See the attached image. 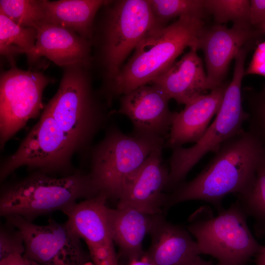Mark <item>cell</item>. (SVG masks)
Returning <instances> with one entry per match:
<instances>
[{
    "instance_id": "cell-12",
    "label": "cell",
    "mask_w": 265,
    "mask_h": 265,
    "mask_svg": "<svg viewBox=\"0 0 265 265\" xmlns=\"http://www.w3.org/2000/svg\"><path fill=\"white\" fill-rule=\"evenodd\" d=\"M107 200L99 194L64 212L72 230L86 243L93 265H120L108 222Z\"/></svg>"
},
{
    "instance_id": "cell-14",
    "label": "cell",
    "mask_w": 265,
    "mask_h": 265,
    "mask_svg": "<svg viewBox=\"0 0 265 265\" xmlns=\"http://www.w3.org/2000/svg\"><path fill=\"white\" fill-rule=\"evenodd\" d=\"M163 147L154 150L128 182L117 206L128 207L150 215L159 214L166 204L169 171L163 164Z\"/></svg>"
},
{
    "instance_id": "cell-20",
    "label": "cell",
    "mask_w": 265,
    "mask_h": 265,
    "mask_svg": "<svg viewBox=\"0 0 265 265\" xmlns=\"http://www.w3.org/2000/svg\"><path fill=\"white\" fill-rule=\"evenodd\" d=\"M157 215L148 214L128 207L108 208L107 219L112 239L118 247L119 255L129 264L144 257L142 241L151 231Z\"/></svg>"
},
{
    "instance_id": "cell-27",
    "label": "cell",
    "mask_w": 265,
    "mask_h": 265,
    "mask_svg": "<svg viewBox=\"0 0 265 265\" xmlns=\"http://www.w3.org/2000/svg\"><path fill=\"white\" fill-rule=\"evenodd\" d=\"M24 240L21 232L7 222L0 230V261L10 256L24 255Z\"/></svg>"
},
{
    "instance_id": "cell-24",
    "label": "cell",
    "mask_w": 265,
    "mask_h": 265,
    "mask_svg": "<svg viewBox=\"0 0 265 265\" xmlns=\"http://www.w3.org/2000/svg\"><path fill=\"white\" fill-rule=\"evenodd\" d=\"M156 20L160 27L172 19L182 16L203 18L206 11L205 0H148Z\"/></svg>"
},
{
    "instance_id": "cell-29",
    "label": "cell",
    "mask_w": 265,
    "mask_h": 265,
    "mask_svg": "<svg viewBox=\"0 0 265 265\" xmlns=\"http://www.w3.org/2000/svg\"><path fill=\"white\" fill-rule=\"evenodd\" d=\"M245 74L265 76V41L258 46Z\"/></svg>"
},
{
    "instance_id": "cell-30",
    "label": "cell",
    "mask_w": 265,
    "mask_h": 265,
    "mask_svg": "<svg viewBox=\"0 0 265 265\" xmlns=\"http://www.w3.org/2000/svg\"><path fill=\"white\" fill-rule=\"evenodd\" d=\"M265 21V0H249L248 22L259 26Z\"/></svg>"
},
{
    "instance_id": "cell-9",
    "label": "cell",
    "mask_w": 265,
    "mask_h": 265,
    "mask_svg": "<svg viewBox=\"0 0 265 265\" xmlns=\"http://www.w3.org/2000/svg\"><path fill=\"white\" fill-rule=\"evenodd\" d=\"M74 155L69 140L46 105L39 120L23 139L17 150L1 162L0 182L24 166L34 171L49 175H70L77 170L72 164Z\"/></svg>"
},
{
    "instance_id": "cell-34",
    "label": "cell",
    "mask_w": 265,
    "mask_h": 265,
    "mask_svg": "<svg viewBox=\"0 0 265 265\" xmlns=\"http://www.w3.org/2000/svg\"><path fill=\"white\" fill-rule=\"evenodd\" d=\"M259 27L261 30L264 32L265 33V21L262 23L261 24L259 25Z\"/></svg>"
},
{
    "instance_id": "cell-11",
    "label": "cell",
    "mask_w": 265,
    "mask_h": 265,
    "mask_svg": "<svg viewBox=\"0 0 265 265\" xmlns=\"http://www.w3.org/2000/svg\"><path fill=\"white\" fill-rule=\"evenodd\" d=\"M5 219L21 232L27 258L41 265H93L66 221L58 223L51 218L47 224L39 225L19 216Z\"/></svg>"
},
{
    "instance_id": "cell-15",
    "label": "cell",
    "mask_w": 265,
    "mask_h": 265,
    "mask_svg": "<svg viewBox=\"0 0 265 265\" xmlns=\"http://www.w3.org/2000/svg\"><path fill=\"white\" fill-rule=\"evenodd\" d=\"M247 23L234 24L231 28L217 25L204 30L198 49L203 50L207 76L212 89L222 81L232 60L253 35Z\"/></svg>"
},
{
    "instance_id": "cell-3",
    "label": "cell",
    "mask_w": 265,
    "mask_h": 265,
    "mask_svg": "<svg viewBox=\"0 0 265 265\" xmlns=\"http://www.w3.org/2000/svg\"><path fill=\"white\" fill-rule=\"evenodd\" d=\"M97 195L89 173L80 170L61 177L36 171L1 187L0 215L33 221L55 211L64 212L79 199Z\"/></svg>"
},
{
    "instance_id": "cell-28",
    "label": "cell",
    "mask_w": 265,
    "mask_h": 265,
    "mask_svg": "<svg viewBox=\"0 0 265 265\" xmlns=\"http://www.w3.org/2000/svg\"><path fill=\"white\" fill-rule=\"evenodd\" d=\"M249 105L248 131L265 147V91L250 99Z\"/></svg>"
},
{
    "instance_id": "cell-25",
    "label": "cell",
    "mask_w": 265,
    "mask_h": 265,
    "mask_svg": "<svg viewBox=\"0 0 265 265\" xmlns=\"http://www.w3.org/2000/svg\"><path fill=\"white\" fill-rule=\"evenodd\" d=\"M238 200L247 214L265 221V159L259 165L252 184Z\"/></svg>"
},
{
    "instance_id": "cell-18",
    "label": "cell",
    "mask_w": 265,
    "mask_h": 265,
    "mask_svg": "<svg viewBox=\"0 0 265 265\" xmlns=\"http://www.w3.org/2000/svg\"><path fill=\"white\" fill-rule=\"evenodd\" d=\"M227 86L223 84L203 94L175 113L165 146L172 149L197 142L206 132L211 119L222 104Z\"/></svg>"
},
{
    "instance_id": "cell-23",
    "label": "cell",
    "mask_w": 265,
    "mask_h": 265,
    "mask_svg": "<svg viewBox=\"0 0 265 265\" xmlns=\"http://www.w3.org/2000/svg\"><path fill=\"white\" fill-rule=\"evenodd\" d=\"M0 12L24 27L37 29L46 23L42 0H0Z\"/></svg>"
},
{
    "instance_id": "cell-4",
    "label": "cell",
    "mask_w": 265,
    "mask_h": 265,
    "mask_svg": "<svg viewBox=\"0 0 265 265\" xmlns=\"http://www.w3.org/2000/svg\"><path fill=\"white\" fill-rule=\"evenodd\" d=\"M63 68L59 87L46 105L75 154L85 157L108 115L93 89L88 68L75 65Z\"/></svg>"
},
{
    "instance_id": "cell-16",
    "label": "cell",
    "mask_w": 265,
    "mask_h": 265,
    "mask_svg": "<svg viewBox=\"0 0 265 265\" xmlns=\"http://www.w3.org/2000/svg\"><path fill=\"white\" fill-rule=\"evenodd\" d=\"M35 59L44 56L57 66L80 65L89 68L92 61V41L70 28L44 24L37 29Z\"/></svg>"
},
{
    "instance_id": "cell-31",
    "label": "cell",
    "mask_w": 265,
    "mask_h": 265,
    "mask_svg": "<svg viewBox=\"0 0 265 265\" xmlns=\"http://www.w3.org/2000/svg\"><path fill=\"white\" fill-rule=\"evenodd\" d=\"M0 265H41L24 255L10 256L0 261Z\"/></svg>"
},
{
    "instance_id": "cell-32",
    "label": "cell",
    "mask_w": 265,
    "mask_h": 265,
    "mask_svg": "<svg viewBox=\"0 0 265 265\" xmlns=\"http://www.w3.org/2000/svg\"><path fill=\"white\" fill-rule=\"evenodd\" d=\"M256 256V265H265V245L262 246Z\"/></svg>"
},
{
    "instance_id": "cell-35",
    "label": "cell",
    "mask_w": 265,
    "mask_h": 265,
    "mask_svg": "<svg viewBox=\"0 0 265 265\" xmlns=\"http://www.w3.org/2000/svg\"><path fill=\"white\" fill-rule=\"evenodd\" d=\"M264 91H265V89H264Z\"/></svg>"
},
{
    "instance_id": "cell-5",
    "label": "cell",
    "mask_w": 265,
    "mask_h": 265,
    "mask_svg": "<svg viewBox=\"0 0 265 265\" xmlns=\"http://www.w3.org/2000/svg\"><path fill=\"white\" fill-rule=\"evenodd\" d=\"M165 146L164 138L152 135L124 134L110 126L89 153L90 176L97 193L118 200L131 178L155 149Z\"/></svg>"
},
{
    "instance_id": "cell-10",
    "label": "cell",
    "mask_w": 265,
    "mask_h": 265,
    "mask_svg": "<svg viewBox=\"0 0 265 265\" xmlns=\"http://www.w3.org/2000/svg\"><path fill=\"white\" fill-rule=\"evenodd\" d=\"M54 80L42 72L24 70L16 66L4 72L0 78V144L6 142L37 118L44 108L43 91Z\"/></svg>"
},
{
    "instance_id": "cell-33",
    "label": "cell",
    "mask_w": 265,
    "mask_h": 265,
    "mask_svg": "<svg viewBox=\"0 0 265 265\" xmlns=\"http://www.w3.org/2000/svg\"><path fill=\"white\" fill-rule=\"evenodd\" d=\"M188 265H214L211 261H206L200 257H199L194 261L189 264Z\"/></svg>"
},
{
    "instance_id": "cell-7",
    "label": "cell",
    "mask_w": 265,
    "mask_h": 265,
    "mask_svg": "<svg viewBox=\"0 0 265 265\" xmlns=\"http://www.w3.org/2000/svg\"><path fill=\"white\" fill-rule=\"evenodd\" d=\"M246 52L240 50L235 57L234 74L227 85L223 99L215 118L202 137L189 148L172 149L167 188H176L197 162L209 152H215L228 139L243 130L249 115L242 107L241 82L245 74Z\"/></svg>"
},
{
    "instance_id": "cell-8",
    "label": "cell",
    "mask_w": 265,
    "mask_h": 265,
    "mask_svg": "<svg viewBox=\"0 0 265 265\" xmlns=\"http://www.w3.org/2000/svg\"><path fill=\"white\" fill-rule=\"evenodd\" d=\"M105 6L100 53L107 83L116 76L140 41L162 27L157 22L148 0H109Z\"/></svg>"
},
{
    "instance_id": "cell-19",
    "label": "cell",
    "mask_w": 265,
    "mask_h": 265,
    "mask_svg": "<svg viewBox=\"0 0 265 265\" xmlns=\"http://www.w3.org/2000/svg\"><path fill=\"white\" fill-rule=\"evenodd\" d=\"M198 50L195 46L190 48L180 60L150 83L159 86L170 99L185 105L204 92L212 90Z\"/></svg>"
},
{
    "instance_id": "cell-21",
    "label": "cell",
    "mask_w": 265,
    "mask_h": 265,
    "mask_svg": "<svg viewBox=\"0 0 265 265\" xmlns=\"http://www.w3.org/2000/svg\"><path fill=\"white\" fill-rule=\"evenodd\" d=\"M46 23L66 27L92 41L93 23L98 10L109 0H42Z\"/></svg>"
},
{
    "instance_id": "cell-1",
    "label": "cell",
    "mask_w": 265,
    "mask_h": 265,
    "mask_svg": "<svg viewBox=\"0 0 265 265\" xmlns=\"http://www.w3.org/2000/svg\"><path fill=\"white\" fill-rule=\"evenodd\" d=\"M214 153L196 177L180 184L167 196V204L198 200L220 209L225 196L231 193L240 196L249 188L265 159V147L254 134L244 130L223 143Z\"/></svg>"
},
{
    "instance_id": "cell-13",
    "label": "cell",
    "mask_w": 265,
    "mask_h": 265,
    "mask_svg": "<svg viewBox=\"0 0 265 265\" xmlns=\"http://www.w3.org/2000/svg\"><path fill=\"white\" fill-rule=\"evenodd\" d=\"M170 98L158 85L150 83L122 95L118 112L132 122L133 133L167 138L175 112Z\"/></svg>"
},
{
    "instance_id": "cell-2",
    "label": "cell",
    "mask_w": 265,
    "mask_h": 265,
    "mask_svg": "<svg viewBox=\"0 0 265 265\" xmlns=\"http://www.w3.org/2000/svg\"><path fill=\"white\" fill-rule=\"evenodd\" d=\"M205 29L202 18L186 16L150 33L116 76L106 83L104 94L107 103L114 97L150 83L168 69L186 48L198 49Z\"/></svg>"
},
{
    "instance_id": "cell-17",
    "label": "cell",
    "mask_w": 265,
    "mask_h": 265,
    "mask_svg": "<svg viewBox=\"0 0 265 265\" xmlns=\"http://www.w3.org/2000/svg\"><path fill=\"white\" fill-rule=\"evenodd\" d=\"M150 234L151 246L144 257L152 265H188L200 257L196 241L188 230L156 216Z\"/></svg>"
},
{
    "instance_id": "cell-6",
    "label": "cell",
    "mask_w": 265,
    "mask_h": 265,
    "mask_svg": "<svg viewBox=\"0 0 265 265\" xmlns=\"http://www.w3.org/2000/svg\"><path fill=\"white\" fill-rule=\"evenodd\" d=\"M202 209L187 227L201 254L215 258L218 265H246L257 255L262 246L251 232L238 200L215 216L207 208Z\"/></svg>"
},
{
    "instance_id": "cell-26",
    "label": "cell",
    "mask_w": 265,
    "mask_h": 265,
    "mask_svg": "<svg viewBox=\"0 0 265 265\" xmlns=\"http://www.w3.org/2000/svg\"><path fill=\"white\" fill-rule=\"evenodd\" d=\"M205 6L218 25L230 21L234 24L248 23L249 0H205Z\"/></svg>"
},
{
    "instance_id": "cell-22",
    "label": "cell",
    "mask_w": 265,
    "mask_h": 265,
    "mask_svg": "<svg viewBox=\"0 0 265 265\" xmlns=\"http://www.w3.org/2000/svg\"><path fill=\"white\" fill-rule=\"evenodd\" d=\"M37 29L21 26L0 12V53L11 67L16 66L15 58L26 55L29 63L35 62V51Z\"/></svg>"
}]
</instances>
